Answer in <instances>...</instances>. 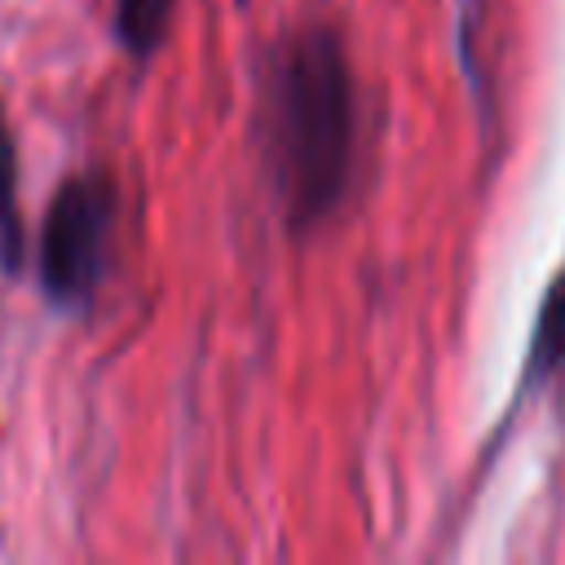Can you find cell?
<instances>
[{
  "label": "cell",
  "instance_id": "7a4b0ae2",
  "mask_svg": "<svg viewBox=\"0 0 565 565\" xmlns=\"http://www.w3.org/2000/svg\"><path fill=\"white\" fill-rule=\"evenodd\" d=\"M115 225V185L102 172L66 177L40 230V282L62 309H84L106 274Z\"/></svg>",
  "mask_w": 565,
  "mask_h": 565
},
{
  "label": "cell",
  "instance_id": "6da1fadb",
  "mask_svg": "<svg viewBox=\"0 0 565 565\" xmlns=\"http://www.w3.org/2000/svg\"><path fill=\"white\" fill-rule=\"evenodd\" d=\"M358 93L335 31L305 26L265 66V163L291 234L327 225L353 185Z\"/></svg>",
  "mask_w": 565,
  "mask_h": 565
},
{
  "label": "cell",
  "instance_id": "8992f818",
  "mask_svg": "<svg viewBox=\"0 0 565 565\" xmlns=\"http://www.w3.org/2000/svg\"><path fill=\"white\" fill-rule=\"evenodd\" d=\"M238 4H247V0H238Z\"/></svg>",
  "mask_w": 565,
  "mask_h": 565
},
{
  "label": "cell",
  "instance_id": "5b68a950",
  "mask_svg": "<svg viewBox=\"0 0 565 565\" xmlns=\"http://www.w3.org/2000/svg\"><path fill=\"white\" fill-rule=\"evenodd\" d=\"M0 265L13 274L22 265V216H18V146L0 115Z\"/></svg>",
  "mask_w": 565,
  "mask_h": 565
},
{
  "label": "cell",
  "instance_id": "3957f363",
  "mask_svg": "<svg viewBox=\"0 0 565 565\" xmlns=\"http://www.w3.org/2000/svg\"><path fill=\"white\" fill-rule=\"evenodd\" d=\"M561 375H565V265L556 269L539 305V322L525 349V388H543Z\"/></svg>",
  "mask_w": 565,
  "mask_h": 565
},
{
  "label": "cell",
  "instance_id": "277c9868",
  "mask_svg": "<svg viewBox=\"0 0 565 565\" xmlns=\"http://www.w3.org/2000/svg\"><path fill=\"white\" fill-rule=\"evenodd\" d=\"M172 9H177V0H115V35H119V44L137 62L154 57L159 44L168 40Z\"/></svg>",
  "mask_w": 565,
  "mask_h": 565
}]
</instances>
